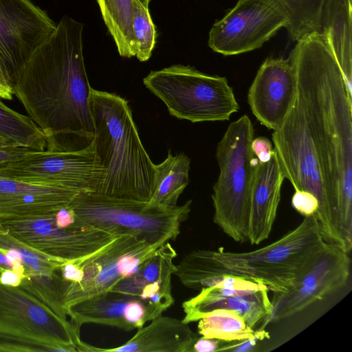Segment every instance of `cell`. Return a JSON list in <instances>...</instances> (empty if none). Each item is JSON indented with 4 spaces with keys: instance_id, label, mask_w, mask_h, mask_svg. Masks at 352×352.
I'll return each mask as SVG.
<instances>
[{
    "instance_id": "1",
    "label": "cell",
    "mask_w": 352,
    "mask_h": 352,
    "mask_svg": "<svg viewBox=\"0 0 352 352\" xmlns=\"http://www.w3.org/2000/svg\"><path fill=\"white\" fill-rule=\"evenodd\" d=\"M289 57L338 232L352 248V94L324 34L297 41Z\"/></svg>"
},
{
    "instance_id": "2",
    "label": "cell",
    "mask_w": 352,
    "mask_h": 352,
    "mask_svg": "<svg viewBox=\"0 0 352 352\" xmlns=\"http://www.w3.org/2000/svg\"><path fill=\"white\" fill-rule=\"evenodd\" d=\"M83 24L64 16L22 68L14 95L47 138V149L91 145L94 124L83 56Z\"/></svg>"
},
{
    "instance_id": "3",
    "label": "cell",
    "mask_w": 352,
    "mask_h": 352,
    "mask_svg": "<svg viewBox=\"0 0 352 352\" xmlns=\"http://www.w3.org/2000/svg\"><path fill=\"white\" fill-rule=\"evenodd\" d=\"M315 215L305 217L278 240L247 252L195 250L184 256L174 274L185 287L199 290L205 279L220 275L248 278L274 294L286 292L326 245Z\"/></svg>"
},
{
    "instance_id": "4",
    "label": "cell",
    "mask_w": 352,
    "mask_h": 352,
    "mask_svg": "<svg viewBox=\"0 0 352 352\" xmlns=\"http://www.w3.org/2000/svg\"><path fill=\"white\" fill-rule=\"evenodd\" d=\"M91 108L92 144L103 169L96 193L149 201L155 164L142 143L128 102L116 94L91 88Z\"/></svg>"
},
{
    "instance_id": "5",
    "label": "cell",
    "mask_w": 352,
    "mask_h": 352,
    "mask_svg": "<svg viewBox=\"0 0 352 352\" xmlns=\"http://www.w3.org/2000/svg\"><path fill=\"white\" fill-rule=\"evenodd\" d=\"M254 128L243 115L227 128L217 144L219 175L213 186V221L236 242L248 241L251 192L258 163L251 143Z\"/></svg>"
},
{
    "instance_id": "6",
    "label": "cell",
    "mask_w": 352,
    "mask_h": 352,
    "mask_svg": "<svg viewBox=\"0 0 352 352\" xmlns=\"http://www.w3.org/2000/svg\"><path fill=\"white\" fill-rule=\"evenodd\" d=\"M80 331L19 286L0 283V352H94Z\"/></svg>"
},
{
    "instance_id": "7",
    "label": "cell",
    "mask_w": 352,
    "mask_h": 352,
    "mask_svg": "<svg viewBox=\"0 0 352 352\" xmlns=\"http://www.w3.org/2000/svg\"><path fill=\"white\" fill-rule=\"evenodd\" d=\"M192 200L164 206L151 201L119 199L93 192H79L69 204L83 225L113 235L138 236L154 243L175 241L188 218Z\"/></svg>"
},
{
    "instance_id": "8",
    "label": "cell",
    "mask_w": 352,
    "mask_h": 352,
    "mask_svg": "<svg viewBox=\"0 0 352 352\" xmlns=\"http://www.w3.org/2000/svg\"><path fill=\"white\" fill-rule=\"evenodd\" d=\"M145 87L166 106L170 115L192 123L229 120L239 105L225 77L174 65L151 71Z\"/></svg>"
},
{
    "instance_id": "9",
    "label": "cell",
    "mask_w": 352,
    "mask_h": 352,
    "mask_svg": "<svg viewBox=\"0 0 352 352\" xmlns=\"http://www.w3.org/2000/svg\"><path fill=\"white\" fill-rule=\"evenodd\" d=\"M103 169L94 146L78 151H32L0 164V176L28 182L57 185L78 192H96Z\"/></svg>"
},
{
    "instance_id": "10",
    "label": "cell",
    "mask_w": 352,
    "mask_h": 352,
    "mask_svg": "<svg viewBox=\"0 0 352 352\" xmlns=\"http://www.w3.org/2000/svg\"><path fill=\"white\" fill-rule=\"evenodd\" d=\"M55 214L2 220L0 226L36 250L67 262L89 256L118 237L88 226L60 227Z\"/></svg>"
},
{
    "instance_id": "11",
    "label": "cell",
    "mask_w": 352,
    "mask_h": 352,
    "mask_svg": "<svg viewBox=\"0 0 352 352\" xmlns=\"http://www.w3.org/2000/svg\"><path fill=\"white\" fill-rule=\"evenodd\" d=\"M287 19L272 0H238L233 8L213 24L208 46L223 56L260 48Z\"/></svg>"
},
{
    "instance_id": "12",
    "label": "cell",
    "mask_w": 352,
    "mask_h": 352,
    "mask_svg": "<svg viewBox=\"0 0 352 352\" xmlns=\"http://www.w3.org/2000/svg\"><path fill=\"white\" fill-rule=\"evenodd\" d=\"M56 27L31 0H0V60L13 91L22 68Z\"/></svg>"
},
{
    "instance_id": "13",
    "label": "cell",
    "mask_w": 352,
    "mask_h": 352,
    "mask_svg": "<svg viewBox=\"0 0 352 352\" xmlns=\"http://www.w3.org/2000/svg\"><path fill=\"white\" fill-rule=\"evenodd\" d=\"M350 274L349 253L327 242L286 292L274 294L268 323L292 316L341 289Z\"/></svg>"
},
{
    "instance_id": "14",
    "label": "cell",
    "mask_w": 352,
    "mask_h": 352,
    "mask_svg": "<svg viewBox=\"0 0 352 352\" xmlns=\"http://www.w3.org/2000/svg\"><path fill=\"white\" fill-rule=\"evenodd\" d=\"M296 92V74L289 57H267L249 89L248 101L261 124L276 131L292 109Z\"/></svg>"
},
{
    "instance_id": "15",
    "label": "cell",
    "mask_w": 352,
    "mask_h": 352,
    "mask_svg": "<svg viewBox=\"0 0 352 352\" xmlns=\"http://www.w3.org/2000/svg\"><path fill=\"white\" fill-rule=\"evenodd\" d=\"M0 248L11 250L20 256L25 275L19 287L38 298L63 319L65 297L70 283L60 272L67 263L43 254L19 241L0 226Z\"/></svg>"
},
{
    "instance_id": "16",
    "label": "cell",
    "mask_w": 352,
    "mask_h": 352,
    "mask_svg": "<svg viewBox=\"0 0 352 352\" xmlns=\"http://www.w3.org/2000/svg\"><path fill=\"white\" fill-rule=\"evenodd\" d=\"M148 243H152L138 236L122 235L94 254L74 261L80 278L78 283L69 285L64 301L65 311L74 303L111 290L122 280L119 266L122 256Z\"/></svg>"
},
{
    "instance_id": "17",
    "label": "cell",
    "mask_w": 352,
    "mask_h": 352,
    "mask_svg": "<svg viewBox=\"0 0 352 352\" xmlns=\"http://www.w3.org/2000/svg\"><path fill=\"white\" fill-rule=\"evenodd\" d=\"M79 192L62 186L0 176V221L54 214Z\"/></svg>"
},
{
    "instance_id": "18",
    "label": "cell",
    "mask_w": 352,
    "mask_h": 352,
    "mask_svg": "<svg viewBox=\"0 0 352 352\" xmlns=\"http://www.w3.org/2000/svg\"><path fill=\"white\" fill-rule=\"evenodd\" d=\"M199 291L197 295L182 303L185 314L182 320L186 323L198 321L213 310L224 309L236 312L250 327L262 322L263 329L273 311L268 289L240 290L210 287Z\"/></svg>"
},
{
    "instance_id": "19",
    "label": "cell",
    "mask_w": 352,
    "mask_h": 352,
    "mask_svg": "<svg viewBox=\"0 0 352 352\" xmlns=\"http://www.w3.org/2000/svg\"><path fill=\"white\" fill-rule=\"evenodd\" d=\"M285 179L276 151L270 160L256 165L251 192L248 241L258 245L272 231Z\"/></svg>"
},
{
    "instance_id": "20",
    "label": "cell",
    "mask_w": 352,
    "mask_h": 352,
    "mask_svg": "<svg viewBox=\"0 0 352 352\" xmlns=\"http://www.w3.org/2000/svg\"><path fill=\"white\" fill-rule=\"evenodd\" d=\"M123 344L98 352H187L198 336L183 320L160 315Z\"/></svg>"
},
{
    "instance_id": "21",
    "label": "cell",
    "mask_w": 352,
    "mask_h": 352,
    "mask_svg": "<svg viewBox=\"0 0 352 352\" xmlns=\"http://www.w3.org/2000/svg\"><path fill=\"white\" fill-rule=\"evenodd\" d=\"M320 25L352 94L351 0H324Z\"/></svg>"
},
{
    "instance_id": "22",
    "label": "cell",
    "mask_w": 352,
    "mask_h": 352,
    "mask_svg": "<svg viewBox=\"0 0 352 352\" xmlns=\"http://www.w3.org/2000/svg\"><path fill=\"white\" fill-rule=\"evenodd\" d=\"M135 297L111 290L74 303L66 307L65 312L78 331L85 323H96L129 331L125 309Z\"/></svg>"
},
{
    "instance_id": "23",
    "label": "cell",
    "mask_w": 352,
    "mask_h": 352,
    "mask_svg": "<svg viewBox=\"0 0 352 352\" xmlns=\"http://www.w3.org/2000/svg\"><path fill=\"white\" fill-rule=\"evenodd\" d=\"M190 160L184 153L167 157L155 164V175L149 201L164 206L177 205L179 196L189 183Z\"/></svg>"
},
{
    "instance_id": "24",
    "label": "cell",
    "mask_w": 352,
    "mask_h": 352,
    "mask_svg": "<svg viewBox=\"0 0 352 352\" xmlns=\"http://www.w3.org/2000/svg\"><path fill=\"white\" fill-rule=\"evenodd\" d=\"M135 0H97L102 17L120 56H135L133 19Z\"/></svg>"
},
{
    "instance_id": "25",
    "label": "cell",
    "mask_w": 352,
    "mask_h": 352,
    "mask_svg": "<svg viewBox=\"0 0 352 352\" xmlns=\"http://www.w3.org/2000/svg\"><path fill=\"white\" fill-rule=\"evenodd\" d=\"M197 330L201 336L226 342L270 338L265 330L255 331L236 312L224 309L213 310L203 316L198 320Z\"/></svg>"
},
{
    "instance_id": "26",
    "label": "cell",
    "mask_w": 352,
    "mask_h": 352,
    "mask_svg": "<svg viewBox=\"0 0 352 352\" xmlns=\"http://www.w3.org/2000/svg\"><path fill=\"white\" fill-rule=\"evenodd\" d=\"M0 144L44 151L47 138L30 117L14 111L0 100Z\"/></svg>"
},
{
    "instance_id": "27",
    "label": "cell",
    "mask_w": 352,
    "mask_h": 352,
    "mask_svg": "<svg viewBox=\"0 0 352 352\" xmlns=\"http://www.w3.org/2000/svg\"><path fill=\"white\" fill-rule=\"evenodd\" d=\"M286 16V29L293 41L321 31V14L324 0H272Z\"/></svg>"
},
{
    "instance_id": "28",
    "label": "cell",
    "mask_w": 352,
    "mask_h": 352,
    "mask_svg": "<svg viewBox=\"0 0 352 352\" xmlns=\"http://www.w3.org/2000/svg\"><path fill=\"white\" fill-rule=\"evenodd\" d=\"M176 256L175 250L166 242L142 265L136 273L148 283H159L171 287V276L176 270L173 263Z\"/></svg>"
},
{
    "instance_id": "29",
    "label": "cell",
    "mask_w": 352,
    "mask_h": 352,
    "mask_svg": "<svg viewBox=\"0 0 352 352\" xmlns=\"http://www.w3.org/2000/svg\"><path fill=\"white\" fill-rule=\"evenodd\" d=\"M133 32L135 41V56L141 62L148 60L156 43L155 25L148 11L139 0L135 1Z\"/></svg>"
},
{
    "instance_id": "30",
    "label": "cell",
    "mask_w": 352,
    "mask_h": 352,
    "mask_svg": "<svg viewBox=\"0 0 352 352\" xmlns=\"http://www.w3.org/2000/svg\"><path fill=\"white\" fill-rule=\"evenodd\" d=\"M293 208L305 217L314 215L318 209L317 199L310 192L295 190L292 198Z\"/></svg>"
},
{
    "instance_id": "31",
    "label": "cell",
    "mask_w": 352,
    "mask_h": 352,
    "mask_svg": "<svg viewBox=\"0 0 352 352\" xmlns=\"http://www.w3.org/2000/svg\"><path fill=\"white\" fill-rule=\"evenodd\" d=\"M8 270L18 273L23 279L25 268L18 254L11 250L0 248V274Z\"/></svg>"
},
{
    "instance_id": "32",
    "label": "cell",
    "mask_w": 352,
    "mask_h": 352,
    "mask_svg": "<svg viewBox=\"0 0 352 352\" xmlns=\"http://www.w3.org/2000/svg\"><path fill=\"white\" fill-rule=\"evenodd\" d=\"M226 341L217 338L197 336L187 349V352L221 351Z\"/></svg>"
},
{
    "instance_id": "33",
    "label": "cell",
    "mask_w": 352,
    "mask_h": 352,
    "mask_svg": "<svg viewBox=\"0 0 352 352\" xmlns=\"http://www.w3.org/2000/svg\"><path fill=\"white\" fill-rule=\"evenodd\" d=\"M251 148L260 163L268 162L274 151L271 141L267 138L262 136L252 140Z\"/></svg>"
},
{
    "instance_id": "34",
    "label": "cell",
    "mask_w": 352,
    "mask_h": 352,
    "mask_svg": "<svg viewBox=\"0 0 352 352\" xmlns=\"http://www.w3.org/2000/svg\"><path fill=\"white\" fill-rule=\"evenodd\" d=\"M34 150L23 146L0 144V164L19 159Z\"/></svg>"
},
{
    "instance_id": "35",
    "label": "cell",
    "mask_w": 352,
    "mask_h": 352,
    "mask_svg": "<svg viewBox=\"0 0 352 352\" xmlns=\"http://www.w3.org/2000/svg\"><path fill=\"white\" fill-rule=\"evenodd\" d=\"M13 95L14 91L8 81L0 60V98L12 100Z\"/></svg>"
},
{
    "instance_id": "36",
    "label": "cell",
    "mask_w": 352,
    "mask_h": 352,
    "mask_svg": "<svg viewBox=\"0 0 352 352\" xmlns=\"http://www.w3.org/2000/svg\"><path fill=\"white\" fill-rule=\"evenodd\" d=\"M140 1V3L144 6H146V7H148V4L150 3V1L151 0H139Z\"/></svg>"
}]
</instances>
